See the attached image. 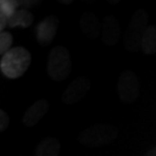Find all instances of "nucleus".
I'll return each instance as SVG.
<instances>
[{"mask_svg": "<svg viewBox=\"0 0 156 156\" xmlns=\"http://www.w3.org/2000/svg\"><path fill=\"white\" fill-rule=\"evenodd\" d=\"M9 123H10V118L8 114L3 110H0V131L4 132L9 126Z\"/></svg>", "mask_w": 156, "mask_h": 156, "instance_id": "obj_16", "label": "nucleus"}, {"mask_svg": "<svg viewBox=\"0 0 156 156\" xmlns=\"http://www.w3.org/2000/svg\"><path fill=\"white\" fill-rule=\"evenodd\" d=\"M142 52L146 55H154L156 53V27L149 26L142 40Z\"/></svg>", "mask_w": 156, "mask_h": 156, "instance_id": "obj_13", "label": "nucleus"}, {"mask_svg": "<svg viewBox=\"0 0 156 156\" xmlns=\"http://www.w3.org/2000/svg\"><path fill=\"white\" fill-rule=\"evenodd\" d=\"M12 44H13V37L10 33L5 32V30L0 33V54L1 56L12 49Z\"/></svg>", "mask_w": 156, "mask_h": 156, "instance_id": "obj_15", "label": "nucleus"}, {"mask_svg": "<svg viewBox=\"0 0 156 156\" xmlns=\"http://www.w3.org/2000/svg\"><path fill=\"white\" fill-rule=\"evenodd\" d=\"M35 21V16L32 12L26 9H17L8 20V27L11 29L20 27L21 29H27Z\"/></svg>", "mask_w": 156, "mask_h": 156, "instance_id": "obj_11", "label": "nucleus"}, {"mask_svg": "<svg viewBox=\"0 0 156 156\" xmlns=\"http://www.w3.org/2000/svg\"><path fill=\"white\" fill-rule=\"evenodd\" d=\"M148 27V14L144 9L134 12L125 33L124 45L128 51L137 53L141 50L142 40Z\"/></svg>", "mask_w": 156, "mask_h": 156, "instance_id": "obj_3", "label": "nucleus"}, {"mask_svg": "<svg viewBox=\"0 0 156 156\" xmlns=\"http://www.w3.org/2000/svg\"><path fill=\"white\" fill-rule=\"evenodd\" d=\"M49 110V102L46 99H39L27 108L23 115V123L24 126L32 128L36 126L45 117Z\"/></svg>", "mask_w": 156, "mask_h": 156, "instance_id": "obj_9", "label": "nucleus"}, {"mask_svg": "<svg viewBox=\"0 0 156 156\" xmlns=\"http://www.w3.org/2000/svg\"><path fill=\"white\" fill-rule=\"evenodd\" d=\"M143 156H156V147L150 149V150H148Z\"/></svg>", "mask_w": 156, "mask_h": 156, "instance_id": "obj_19", "label": "nucleus"}, {"mask_svg": "<svg viewBox=\"0 0 156 156\" xmlns=\"http://www.w3.org/2000/svg\"><path fill=\"white\" fill-rule=\"evenodd\" d=\"M101 26V40L105 45L108 47L117 45L121 37V26L118 18L108 14L102 20Z\"/></svg>", "mask_w": 156, "mask_h": 156, "instance_id": "obj_8", "label": "nucleus"}, {"mask_svg": "<svg viewBox=\"0 0 156 156\" xmlns=\"http://www.w3.org/2000/svg\"><path fill=\"white\" fill-rule=\"evenodd\" d=\"M18 7H20V1H12V0H1L0 1V12L4 13L8 17V20L17 10Z\"/></svg>", "mask_w": 156, "mask_h": 156, "instance_id": "obj_14", "label": "nucleus"}, {"mask_svg": "<svg viewBox=\"0 0 156 156\" xmlns=\"http://www.w3.org/2000/svg\"><path fill=\"white\" fill-rule=\"evenodd\" d=\"M32 56L23 47H14L4 54L0 60V70L9 79H17L29 69Z\"/></svg>", "mask_w": 156, "mask_h": 156, "instance_id": "obj_1", "label": "nucleus"}, {"mask_svg": "<svg viewBox=\"0 0 156 156\" xmlns=\"http://www.w3.org/2000/svg\"><path fill=\"white\" fill-rule=\"evenodd\" d=\"M118 137V130L113 125L96 124L82 131L77 141L87 147H101L111 144Z\"/></svg>", "mask_w": 156, "mask_h": 156, "instance_id": "obj_4", "label": "nucleus"}, {"mask_svg": "<svg viewBox=\"0 0 156 156\" xmlns=\"http://www.w3.org/2000/svg\"><path fill=\"white\" fill-rule=\"evenodd\" d=\"M6 26H8V17L4 13L0 12V32H4Z\"/></svg>", "mask_w": 156, "mask_h": 156, "instance_id": "obj_18", "label": "nucleus"}, {"mask_svg": "<svg viewBox=\"0 0 156 156\" xmlns=\"http://www.w3.org/2000/svg\"><path fill=\"white\" fill-rule=\"evenodd\" d=\"M59 27V20L55 15L44 18L36 27V38L41 46H49L54 41Z\"/></svg>", "mask_w": 156, "mask_h": 156, "instance_id": "obj_7", "label": "nucleus"}, {"mask_svg": "<svg viewBox=\"0 0 156 156\" xmlns=\"http://www.w3.org/2000/svg\"><path fill=\"white\" fill-rule=\"evenodd\" d=\"M61 151V143L53 137L43 140L37 147L36 156H59Z\"/></svg>", "mask_w": 156, "mask_h": 156, "instance_id": "obj_12", "label": "nucleus"}, {"mask_svg": "<svg viewBox=\"0 0 156 156\" xmlns=\"http://www.w3.org/2000/svg\"><path fill=\"white\" fill-rule=\"evenodd\" d=\"M80 30L86 38L90 40L98 39L101 34V23L92 12H85L81 15L79 20Z\"/></svg>", "mask_w": 156, "mask_h": 156, "instance_id": "obj_10", "label": "nucleus"}, {"mask_svg": "<svg viewBox=\"0 0 156 156\" xmlns=\"http://www.w3.org/2000/svg\"><path fill=\"white\" fill-rule=\"evenodd\" d=\"M47 73L54 81H63L72 70L70 52L64 46H56L50 51L47 61Z\"/></svg>", "mask_w": 156, "mask_h": 156, "instance_id": "obj_2", "label": "nucleus"}, {"mask_svg": "<svg viewBox=\"0 0 156 156\" xmlns=\"http://www.w3.org/2000/svg\"><path fill=\"white\" fill-rule=\"evenodd\" d=\"M72 2L71 0H61V3H65V4H70Z\"/></svg>", "mask_w": 156, "mask_h": 156, "instance_id": "obj_20", "label": "nucleus"}, {"mask_svg": "<svg viewBox=\"0 0 156 156\" xmlns=\"http://www.w3.org/2000/svg\"><path fill=\"white\" fill-rule=\"evenodd\" d=\"M40 3H41V1H36V0H26V1H20V7H21V9H26V10H27L29 8L38 6Z\"/></svg>", "mask_w": 156, "mask_h": 156, "instance_id": "obj_17", "label": "nucleus"}, {"mask_svg": "<svg viewBox=\"0 0 156 156\" xmlns=\"http://www.w3.org/2000/svg\"><path fill=\"white\" fill-rule=\"evenodd\" d=\"M91 84L88 78L81 76L73 79L68 84L66 89L64 90L62 95V101L65 105H76L81 99L84 98V96L89 91Z\"/></svg>", "mask_w": 156, "mask_h": 156, "instance_id": "obj_6", "label": "nucleus"}, {"mask_svg": "<svg viewBox=\"0 0 156 156\" xmlns=\"http://www.w3.org/2000/svg\"><path fill=\"white\" fill-rule=\"evenodd\" d=\"M117 92L122 102L133 104L140 94V83L138 76L132 70L126 69L121 73L118 80Z\"/></svg>", "mask_w": 156, "mask_h": 156, "instance_id": "obj_5", "label": "nucleus"}]
</instances>
